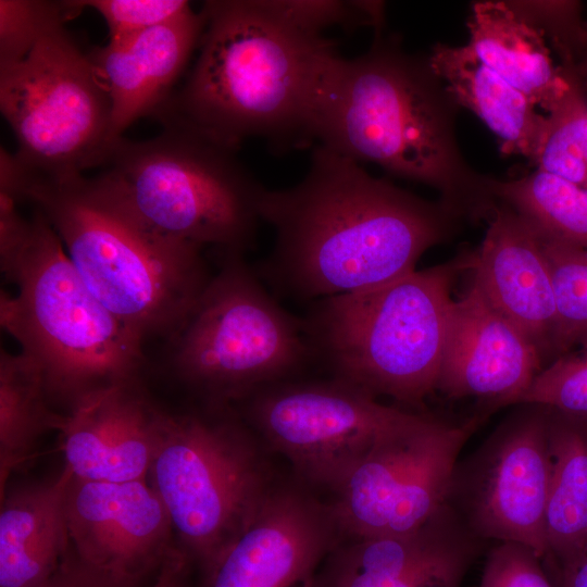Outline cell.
Segmentation results:
<instances>
[{
    "label": "cell",
    "instance_id": "cell-18",
    "mask_svg": "<svg viewBox=\"0 0 587 587\" xmlns=\"http://www.w3.org/2000/svg\"><path fill=\"white\" fill-rule=\"evenodd\" d=\"M163 412L138 379L87 394L63 413L64 465L84 480L148 479Z\"/></svg>",
    "mask_w": 587,
    "mask_h": 587
},
{
    "label": "cell",
    "instance_id": "cell-12",
    "mask_svg": "<svg viewBox=\"0 0 587 587\" xmlns=\"http://www.w3.org/2000/svg\"><path fill=\"white\" fill-rule=\"evenodd\" d=\"M291 379L262 387L237 403V411L302 479L333 491L398 408L334 378Z\"/></svg>",
    "mask_w": 587,
    "mask_h": 587
},
{
    "label": "cell",
    "instance_id": "cell-2",
    "mask_svg": "<svg viewBox=\"0 0 587 587\" xmlns=\"http://www.w3.org/2000/svg\"><path fill=\"white\" fill-rule=\"evenodd\" d=\"M201 12L196 63L155 116L188 123L236 149L249 137L280 148L314 140L317 108L340 57L335 41L282 0L205 1Z\"/></svg>",
    "mask_w": 587,
    "mask_h": 587
},
{
    "label": "cell",
    "instance_id": "cell-16",
    "mask_svg": "<svg viewBox=\"0 0 587 587\" xmlns=\"http://www.w3.org/2000/svg\"><path fill=\"white\" fill-rule=\"evenodd\" d=\"M484 544L447 503L413 532L344 539L312 587H461Z\"/></svg>",
    "mask_w": 587,
    "mask_h": 587
},
{
    "label": "cell",
    "instance_id": "cell-27",
    "mask_svg": "<svg viewBox=\"0 0 587 587\" xmlns=\"http://www.w3.org/2000/svg\"><path fill=\"white\" fill-rule=\"evenodd\" d=\"M536 232L552 275L558 359L587 346V251Z\"/></svg>",
    "mask_w": 587,
    "mask_h": 587
},
{
    "label": "cell",
    "instance_id": "cell-28",
    "mask_svg": "<svg viewBox=\"0 0 587 587\" xmlns=\"http://www.w3.org/2000/svg\"><path fill=\"white\" fill-rule=\"evenodd\" d=\"M83 9L78 0H0V65L22 60L50 25Z\"/></svg>",
    "mask_w": 587,
    "mask_h": 587
},
{
    "label": "cell",
    "instance_id": "cell-22",
    "mask_svg": "<svg viewBox=\"0 0 587 587\" xmlns=\"http://www.w3.org/2000/svg\"><path fill=\"white\" fill-rule=\"evenodd\" d=\"M434 72L460 107L471 110L497 136L504 154L533 163L548 128V115L485 65L466 46L436 43L427 54Z\"/></svg>",
    "mask_w": 587,
    "mask_h": 587
},
{
    "label": "cell",
    "instance_id": "cell-29",
    "mask_svg": "<svg viewBox=\"0 0 587 587\" xmlns=\"http://www.w3.org/2000/svg\"><path fill=\"white\" fill-rule=\"evenodd\" d=\"M587 419V346L574 349L545 366L519 399Z\"/></svg>",
    "mask_w": 587,
    "mask_h": 587
},
{
    "label": "cell",
    "instance_id": "cell-24",
    "mask_svg": "<svg viewBox=\"0 0 587 587\" xmlns=\"http://www.w3.org/2000/svg\"><path fill=\"white\" fill-rule=\"evenodd\" d=\"M547 554L567 558L587 541V419L550 408Z\"/></svg>",
    "mask_w": 587,
    "mask_h": 587
},
{
    "label": "cell",
    "instance_id": "cell-4",
    "mask_svg": "<svg viewBox=\"0 0 587 587\" xmlns=\"http://www.w3.org/2000/svg\"><path fill=\"white\" fill-rule=\"evenodd\" d=\"M20 167L22 201L48 220L91 294L142 340L171 337L211 278L202 249L149 229L95 177Z\"/></svg>",
    "mask_w": 587,
    "mask_h": 587
},
{
    "label": "cell",
    "instance_id": "cell-1",
    "mask_svg": "<svg viewBox=\"0 0 587 587\" xmlns=\"http://www.w3.org/2000/svg\"><path fill=\"white\" fill-rule=\"evenodd\" d=\"M260 216L275 239L258 275L283 296L310 302L414 272L423 253L462 222L439 200L374 177L322 145L297 185L265 189Z\"/></svg>",
    "mask_w": 587,
    "mask_h": 587
},
{
    "label": "cell",
    "instance_id": "cell-9",
    "mask_svg": "<svg viewBox=\"0 0 587 587\" xmlns=\"http://www.w3.org/2000/svg\"><path fill=\"white\" fill-rule=\"evenodd\" d=\"M223 258L170 337L176 377L210 405H235L313 361L302 317L279 305L242 254Z\"/></svg>",
    "mask_w": 587,
    "mask_h": 587
},
{
    "label": "cell",
    "instance_id": "cell-34",
    "mask_svg": "<svg viewBox=\"0 0 587 587\" xmlns=\"http://www.w3.org/2000/svg\"><path fill=\"white\" fill-rule=\"evenodd\" d=\"M562 74L569 86L555 107L547 114L552 115L564 127L587 161V92L573 76L563 72Z\"/></svg>",
    "mask_w": 587,
    "mask_h": 587
},
{
    "label": "cell",
    "instance_id": "cell-35",
    "mask_svg": "<svg viewBox=\"0 0 587 587\" xmlns=\"http://www.w3.org/2000/svg\"><path fill=\"white\" fill-rule=\"evenodd\" d=\"M142 582L117 578L83 561L71 548L47 587H139Z\"/></svg>",
    "mask_w": 587,
    "mask_h": 587
},
{
    "label": "cell",
    "instance_id": "cell-13",
    "mask_svg": "<svg viewBox=\"0 0 587 587\" xmlns=\"http://www.w3.org/2000/svg\"><path fill=\"white\" fill-rule=\"evenodd\" d=\"M484 444L458 462L447 503L479 539L547 554L550 408L520 403Z\"/></svg>",
    "mask_w": 587,
    "mask_h": 587
},
{
    "label": "cell",
    "instance_id": "cell-3",
    "mask_svg": "<svg viewBox=\"0 0 587 587\" xmlns=\"http://www.w3.org/2000/svg\"><path fill=\"white\" fill-rule=\"evenodd\" d=\"M460 105L427 55L405 52L375 32L360 57H339L321 98L314 139L358 163L428 185L462 221L491 217V177L472 168L455 137Z\"/></svg>",
    "mask_w": 587,
    "mask_h": 587
},
{
    "label": "cell",
    "instance_id": "cell-7",
    "mask_svg": "<svg viewBox=\"0 0 587 587\" xmlns=\"http://www.w3.org/2000/svg\"><path fill=\"white\" fill-rule=\"evenodd\" d=\"M145 141L121 137L95 177L142 225L178 242L243 254L257 236L265 188L236 148L188 123L162 121Z\"/></svg>",
    "mask_w": 587,
    "mask_h": 587
},
{
    "label": "cell",
    "instance_id": "cell-36",
    "mask_svg": "<svg viewBox=\"0 0 587 587\" xmlns=\"http://www.w3.org/2000/svg\"><path fill=\"white\" fill-rule=\"evenodd\" d=\"M541 562L554 587H587V541L563 560Z\"/></svg>",
    "mask_w": 587,
    "mask_h": 587
},
{
    "label": "cell",
    "instance_id": "cell-6",
    "mask_svg": "<svg viewBox=\"0 0 587 587\" xmlns=\"http://www.w3.org/2000/svg\"><path fill=\"white\" fill-rule=\"evenodd\" d=\"M0 264L17 288L1 291V326L39 367L53 408L138 379L143 340L87 288L41 212Z\"/></svg>",
    "mask_w": 587,
    "mask_h": 587
},
{
    "label": "cell",
    "instance_id": "cell-10",
    "mask_svg": "<svg viewBox=\"0 0 587 587\" xmlns=\"http://www.w3.org/2000/svg\"><path fill=\"white\" fill-rule=\"evenodd\" d=\"M50 25L20 61L0 65V108L29 173L62 177L104 164L114 147L111 102L89 57Z\"/></svg>",
    "mask_w": 587,
    "mask_h": 587
},
{
    "label": "cell",
    "instance_id": "cell-5",
    "mask_svg": "<svg viewBox=\"0 0 587 587\" xmlns=\"http://www.w3.org/2000/svg\"><path fill=\"white\" fill-rule=\"evenodd\" d=\"M475 250L372 289L315 300L303 320L313 361L330 378L421 409L436 390L452 288Z\"/></svg>",
    "mask_w": 587,
    "mask_h": 587
},
{
    "label": "cell",
    "instance_id": "cell-17",
    "mask_svg": "<svg viewBox=\"0 0 587 587\" xmlns=\"http://www.w3.org/2000/svg\"><path fill=\"white\" fill-rule=\"evenodd\" d=\"M544 364L530 340L500 313L472 277L453 301L436 390L515 405Z\"/></svg>",
    "mask_w": 587,
    "mask_h": 587
},
{
    "label": "cell",
    "instance_id": "cell-21",
    "mask_svg": "<svg viewBox=\"0 0 587 587\" xmlns=\"http://www.w3.org/2000/svg\"><path fill=\"white\" fill-rule=\"evenodd\" d=\"M73 472L7 488L0 509V587H47L70 548L65 503Z\"/></svg>",
    "mask_w": 587,
    "mask_h": 587
},
{
    "label": "cell",
    "instance_id": "cell-25",
    "mask_svg": "<svg viewBox=\"0 0 587 587\" xmlns=\"http://www.w3.org/2000/svg\"><path fill=\"white\" fill-rule=\"evenodd\" d=\"M63 412L52 407L43 376L34 361L20 352L0 354V495L14 472L33 459L39 439L58 432Z\"/></svg>",
    "mask_w": 587,
    "mask_h": 587
},
{
    "label": "cell",
    "instance_id": "cell-38",
    "mask_svg": "<svg viewBox=\"0 0 587 587\" xmlns=\"http://www.w3.org/2000/svg\"><path fill=\"white\" fill-rule=\"evenodd\" d=\"M561 71L573 76L582 86V88L587 92V52L571 71Z\"/></svg>",
    "mask_w": 587,
    "mask_h": 587
},
{
    "label": "cell",
    "instance_id": "cell-32",
    "mask_svg": "<svg viewBox=\"0 0 587 587\" xmlns=\"http://www.w3.org/2000/svg\"><path fill=\"white\" fill-rule=\"evenodd\" d=\"M479 587H554L541 559L528 547L501 541L494 547L483 570Z\"/></svg>",
    "mask_w": 587,
    "mask_h": 587
},
{
    "label": "cell",
    "instance_id": "cell-33",
    "mask_svg": "<svg viewBox=\"0 0 587 587\" xmlns=\"http://www.w3.org/2000/svg\"><path fill=\"white\" fill-rule=\"evenodd\" d=\"M548 128L534 161L537 170L587 188V161L564 127L550 114Z\"/></svg>",
    "mask_w": 587,
    "mask_h": 587
},
{
    "label": "cell",
    "instance_id": "cell-30",
    "mask_svg": "<svg viewBox=\"0 0 587 587\" xmlns=\"http://www.w3.org/2000/svg\"><path fill=\"white\" fill-rule=\"evenodd\" d=\"M528 23L540 29L555 50L559 67L571 71L587 52V21L579 1H508Z\"/></svg>",
    "mask_w": 587,
    "mask_h": 587
},
{
    "label": "cell",
    "instance_id": "cell-20",
    "mask_svg": "<svg viewBox=\"0 0 587 587\" xmlns=\"http://www.w3.org/2000/svg\"><path fill=\"white\" fill-rule=\"evenodd\" d=\"M203 26L202 12L190 7L163 24L89 52L110 98L114 143L134 121L155 115L170 98Z\"/></svg>",
    "mask_w": 587,
    "mask_h": 587
},
{
    "label": "cell",
    "instance_id": "cell-37",
    "mask_svg": "<svg viewBox=\"0 0 587 587\" xmlns=\"http://www.w3.org/2000/svg\"><path fill=\"white\" fill-rule=\"evenodd\" d=\"M191 560L175 544L159 567L151 587H190Z\"/></svg>",
    "mask_w": 587,
    "mask_h": 587
},
{
    "label": "cell",
    "instance_id": "cell-23",
    "mask_svg": "<svg viewBox=\"0 0 587 587\" xmlns=\"http://www.w3.org/2000/svg\"><path fill=\"white\" fill-rule=\"evenodd\" d=\"M467 46L489 68L549 113L569 83L553 63L540 29L508 1H475L467 20Z\"/></svg>",
    "mask_w": 587,
    "mask_h": 587
},
{
    "label": "cell",
    "instance_id": "cell-19",
    "mask_svg": "<svg viewBox=\"0 0 587 587\" xmlns=\"http://www.w3.org/2000/svg\"><path fill=\"white\" fill-rule=\"evenodd\" d=\"M491 304L535 346L544 367L557 359L552 275L536 229L499 202L470 271Z\"/></svg>",
    "mask_w": 587,
    "mask_h": 587
},
{
    "label": "cell",
    "instance_id": "cell-11",
    "mask_svg": "<svg viewBox=\"0 0 587 587\" xmlns=\"http://www.w3.org/2000/svg\"><path fill=\"white\" fill-rule=\"evenodd\" d=\"M486 414L454 422L398 408L365 455L333 490L345 537L405 534L446 504L459 455Z\"/></svg>",
    "mask_w": 587,
    "mask_h": 587
},
{
    "label": "cell",
    "instance_id": "cell-14",
    "mask_svg": "<svg viewBox=\"0 0 587 587\" xmlns=\"http://www.w3.org/2000/svg\"><path fill=\"white\" fill-rule=\"evenodd\" d=\"M344 538L329 503L275 486L250 526L202 572L201 587H312Z\"/></svg>",
    "mask_w": 587,
    "mask_h": 587
},
{
    "label": "cell",
    "instance_id": "cell-15",
    "mask_svg": "<svg viewBox=\"0 0 587 587\" xmlns=\"http://www.w3.org/2000/svg\"><path fill=\"white\" fill-rule=\"evenodd\" d=\"M65 512L76 554L117 578L143 582L175 545L171 519L148 479L73 477Z\"/></svg>",
    "mask_w": 587,
    "mask_h": 587
},
{
    "label": "cell",
    "instance_id": "cell-26",
    "mask_svg": "<svg viewBox=\"0 0 587 587\" xmlns=\"http://www.w3.org/2000/svg\"><path fill=\"white\" fill-rule=\"evenodd\" d=\"M490 184L495 198L538 232L587 251V188L540 170Z\"/></svg>",
    "mask_w": 587,
    "mask_h": 587
},
{
    "label": "cell",
    "instance_id": "cell-8",
    "mask_svg": "<svg viewBox=\"0 0 587 587\" xmlns=\"http://www.w3.org/2000/svg\"><path fill=\"white\" fill-rule=\"evenodd\" d=\"M148 482L201 573L250 526L275 487L255 434L234 405L203 403L163 412Z\"/></svg>",
    "mask_w": 587,
    "mask_h": 587
},
{
    "label": "cell",
    "instance_id": "cell-31",
    "mask_svg": "<svg viewBox=\"0 0 587 587\" xmlns=\"http://www.w3.org/2000/svg\"><path fill=\"white\" fill-rule=\"evenodd\" d=\"M96 10L109 29V42H117L163 24L190 8L185 0H78Z\"/></svg>",
    "mask_w": 587,
    "mask_h": 587
}]
</instances>
